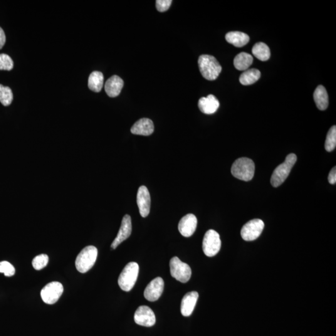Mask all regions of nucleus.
I'll return each mask as SVG.
<instances>
[{"label":"nucleus","instance_id":"1","mask_svg":"<svg viewBox=\"0 0 336 336\" xmlns=\"http://www.w3.org/2000/svg\"><path fill=\"white\" fill-rule=\"evenodd\" d=\"M200 72L203 78L208 81H214L222 71V67L214 56L202 55L198 59Z\"/></svg>","mask_w":336,"mask_h":336},{"label":"nucleus","instance_id":"2","mask_svg":"<svg viewBox=\"0 0 336 336\" xmlns=\"http://www.w3.org/2000/svg\"><path fill=\"white\" fill-rule=\"evenodd\" d=\"M232 175L237 179L249 181L255 173V164L248 158H241L233 163L231 168Z\"/></svg>","mask_w":336,"mask_h":336},{"label":"nucleus","instance_id":"3","mask_svg":"<svg viewBox=\"0 0 336 336\" xmlns=\"http://www.w3.org/2000/svg\"><path fill=\"white\" fill-rule=\"evenodd\" d=\"M98 255V250L95 247H85L80 252L76 260V266L79 272L85 273L94 265Z\"/></svg>","mask_w":336,"mask_h":336},{"label":"nucleus","instance_id":"4","mask_svg":"<svg viewBox=\"0 0 336 336\" xmlns=\"http://www.w3.org/2000/svg\"><path fill=\"white\" fill-rule=\"evenodd\" d=\"M297 161L295 154L291 153L286 158L285 162L279 165L273 172L271 177V184L274 187L280 186L285 182L290 174L291 170Z\"/></svg>","mask_w":336,"mask_h":336},{"label":"nucleus","instance_id":"5","mask_svg":"<svg viewBox=\"0 0 336 336\" xmlns=\"http://www.w3.org/2000/svg\"><path fill=\"white\" fill-rule=\"evenodd\" d=\"M139 265L136 262L128 263L123 268L118 278V283L121 289L125 291L132 290L137 282Z\"/></svg>","mask_w":336,"mask_h":336},{"label":"nucleus","instance_id":"6","mask_svg":"<svg viewBox=\"0 0 336 336\" xmlns=\"http://www.w3.org/2000/svg\"><path fill=\"white\" fill-rule=\"evenodd\" d=\"M170 272L174 278L182 283H186L191 278L192 271L187 263L182 262L176 256L172 258L169 263Z\"/></svg>","mask_w":336,"mask_h":336},{"label":"nucleus","instance_id":"7","mask_svg":"<svg viewBox=\"0 0 336 336\" xmlns=\"http://www.w3.org/2000/svg\"><path fill=\"white\" fill-rule=\"evenodd\" d=\"M221 247V241L220 236L214 230H209L205 234L202 242V249L205 254L209 257L216 255Z\"/></svg>","mask_w":336,"mask_h":336},{"label":"nucleus","instance_id":"8","mask_svg":"<svg viewBox=\"0 0 336 336\" xmlns=\"http://www.w3.org/2000/svg\"><path fill=\"white\" fill-rule=\"evenodd\" d=\"M265 227L263 221L256 219L247 222L241 230V236L246 241H255L260 237Z\"/></svg>","mask_w":336,"mask_h":336},{"label":"nucleus","instance_id":"9","mask_svg":"<svg viewBox=\"0 0 336 336\" xmlns=\"http://www.w3.org/2000/svg\"><path fill=\"white\" fill-rule=\"evenodd\" d=\"M63 291V286L61 283L57 281L49 283L42 289L41 291L42 300L48 305H53L60 298Z\"/></svg>","mask_w":336,"mask_h":336},{"label":"nucleus","instance_id":"10","mask_svg":"<svg viewBox=\"0 0 336 336\" xmlns=\"http://www.w3.org/2000/svg\"><path fill=\"white\" fill-rule=\"evenodd\" d=\"M134 320L137 325L145 327H152L156 323L155 313L152 309L147 306H140L137 309L135 313Z\"/></svg>","mask_w":336,"mask_h":336},{"label":"nucleus","instance_id":"11","mask_svg":"<svg viewBox=\"0 0 336 336\" xmlns=\"http://www.w3.org/2000/svg\"><path fill=\"white\" fill-rule=\"evenodd\" d=\"M164 281L161 277H157L148 284L144 291V296L148 301H156L160 298L164 290Z\"/></svg>","mask_w":336,"mask_h":336},{"label":"nucleus","instance_id":"12","mask_svg":"<svg viewBox=\"0 0 336 336\" xmlns=\"http://www.w3.org/2000/svg\"><path fill=\"white\" fill-rule=\"evenodd\" d=\"M132 219H131L129 215H125L123 217L122 224H121L117 236L116 237L115 239L112 242V246H111L112 249H115L121 243L127 240L132 234Z\"/></svg>","mask_w":336,"mask_h":336},{"label":"nucleus","instance_id":"13","mask_svg":"<svg viewBox=\"0 0 336 336\" xmlns=\"http://www.w3.org/2000/svg\"><path fill=\"white\" fill-rule=\"evenodd\" d=\"M137 199L141 216L147 217L150 214L151 207V197L147 187L145 186L140 187Z\"/></svg>","mask_w":336,"mask_h":336},{"label":"nucleus","instance_id":"14","mask_svg":"<svg viewBox=\"0 0 336 336\" xmlns=\"http://www.w3.org/2000/svg\"><path fill=\"white\" fill-rule=\"evenodd\" d=\"M197 225L196 217L192 214H188L182 217L179 221L178 229L182 236L189 237L196 231Z\"/></svg>","mask_w":336,"mask_h":336},{"label":"nucleus","instance_id":"15","mask_svg":"<svg viewBox=\"0 0 336 336\" xmlns=\"http://www.w3.org/2000/svg\"><path fill=\"white\" fill-rule=\"evenodd\" d=\"M199 294L196 291H191L187 293L182 298L181 305V311L182 316L185 317L192 315L196 306Z\"/></svg>","mask_w":336,"mask_h":336},{"label":"nucleus","instance_id":"16","mask_svg":"<svg viewBox=\"0 0 336 336\" xmlns=\"http://www.w3.org/2000/svg\"><path fill=\"white\" fill-rule=\"evenodd\" d=\"M154 132V124L149 118H143L137 121L131 128V132L134 135L149 136Z\"/></svg>","mask_w":336,"mask_h":336},{"label":"nucleus","instance_id":"17","mask_svg":"<svg viewBox=\"0 0 336 336\" xmlns=\"http://www.w3.org/2000/svg\"><path fill=\"white\" fill-rule=\"evenodd\" d=\"M220 103L217 98L213 95H209L206 97L200 98L198 107L200 110L205 114H213L219 107Z\"/></svg>","mask_w":336,"mask_h":336},{"label":"nucleus","instance_id":"18","mask_svg":"<svg viewBox=\"0 0 336 336\" xmlns=\"http://www.w3.org/2000/svg\"><path fill=\"white\" fill-rule=\"evenodd\" d=\"M124 85L122 79L117 76H113L106 82L105 90L110 97H116L120 95Z\"/></svg>","mask_w":336,"mask_h":336},{"label":"nucleus","instance_id":"19","mask_svg":"<svg viewBox=\"0 0 336 336\" xmlns=\"http://www.w3.org/2000/svg\"><path fill=\"white\" fill-rule=\"evenodd\" d=\"M226 39L229 43L237 48L246 46L250 41L249 36L247 34L240 31L229 32L226 35Z\"/></svg>","mask_w":336,"mask_h":336},{"label":"nucleus","instance_id":"20","mask_svg":"<svg viewBox=\"0 0 336 336\" xmlns=\"http://www.w3.org/2000/svg\"><path fill=\"white\" fill-rule=\"evenodd\" d=\"M314 100L319 110H325L329 105L327 91L323 85H319L314 92Z\"/></svg>","mask_w":336,"mask_h":336},{"label":"nucleus","instance_id":"21","mask_svg":"<svg viewBox=\"0 0 336 336\" xmlns=\"http://www.w3.org/2000/svg\"><path fill=\"white\" fill-rule=\"evenodd\" d=\"M253 57L251 54L243 52L235 58L234 65L237 70L247 71L253 63Z\"/></svg>","mask_w":336,"mask_h":336},{"label":"nucleus","instance_id":"22","mask_svg":"<svg viewBox=\"0 0 336 336\" xmlns=\"http://www.w3.org/2000/svg\"><path fill=\"white\" fill-rule=\"evenodd\" d=\"M260 71L256 69H251L245 71L240 76L239 81L242 85H249L255 84L260 78Z\"/></svg>","mask_w":336,"mask_h":336},{"label":"nucleus","instance_id":"23","mask_svg":"<svg viewBox=\"0 0 336 336\" xmlns=\"http://www.w3.org/2000/svg\"><path fill=\"white\" fill-rule=\"evenodd\" d=\"M103 75L102 73L98 71H94L90 74L88 78V88L93 92H99L102 90L103 85Z\"/></svg>","mask_w":336,"mask_h":336},{"label":"nucleus","instance_id":"24","mask_svg":"<svg viewBox=\"0 0 336 336\" xmlns=\"http://www.w3.org/2000/svg\"><path fill=\"white\" fill-rule=\"evenodd\" d=\"M252 54L261 61H268L270 58V50L268 46L264 43H257L252 48Z\"/></svg>","mask_w":336,"mask_h":336},{"label":"nucleus","instance_id":"25","mask_svg":"<svg viewBox=\"0 0 336 336\" xmlns=\"http://www.w3.org/2000/svg\"><path fill=\"white\" fill-rule=\"evenodd\" d=\"M13 100V94L11 88L0 84V102L1 104L7 107L11 104Z\"/></svg>","mask_w":336,"mask_h":336},{"label":"nucleus","instance_id":"26","mask_svg":"<svg viewBox=\"0 0 336 336\" xmlns=\"http://www.w3.org/2000/svg\"><path fill=\"white\" fill-rule=\"evenodd\" d=\"M336 146V127L333 126L328 133L325 142V149L331 152L335 149Z\"/></svg>","mask_w":336,"mask_h":336},{"label":"nucleus","instance_id":"27","mask_svg":"<svg viewBox=\"0 0 336 336\" xmlns=\"http://www.w3.org/2000/svg\"><path fill=\"white\" fill-rule=\"evenodd\" d=\"M49 262L48 256L46 254H41L36 256L32 261V265L36 270H41L46 267Z\"/></svg>","mask_w":336,"mask_h":336},{"label":"nucleus","instance_id":"28","mask_svg":"<svg viewBox=\"0 0 336 336\" xmlns=\"http://www.w3.org/2000/svg\"><path fill=\"white\" fill-rule=\"evenodd\" d=\"M13 61L6 54H0V70L11 71L13 68Z\"/></svg>","mask_w":336,"mask_h":336},{"label":"nucleus","instance_id":"29","mask_svg":"<svg viewBox=\"0 0 336 336\" xmlns=\"http://www.w3.org/2000/svg\"><path fill=\"white\" fill-rule=\"evenodd\" d=\"M0 273H3L6 276L10 277L15 273V268L8 261H1L0 262Z\"/></svg>","mask_w":336,"mask_h":336},{"label":"nucleus","instance_id":"30","mask_svg":"<svg viewBox=\"0 0 336 336\" xmlns=\"http://www.w3.org/2000/svg\"><path fill=\"white\" fill-rule=\"evenodd\" d=\"M171 0H157L156 1V6L158 11H167L169 8L172 3Z\"/></svg>","mask_w":336,"mask_h":336},{"label":"nucleus","instance_id":"31","mask_svg":"<svg viewBox=\"0 0 336 336\" xmlns=\"http://www.w3.org/2000/svg\"><path fill=\"white\" fill-rule=\"evenodd\" d=\"M328 181L331 184H335L336 182V168L334 167L328 176Z\"/></svg>","mask_w":336,"mask_h":336},{"label":"nucleus","instance_id":"32","mask_svg":"<svg viewBox=\"0 0 336 336\" xmlns=\"http://www.w3.org/2000/svg\"><path fill=\"white\" fill-rule=\"evenodd\" d=\"M6 36L3 29L0 27V49H2L5 44Z\"/></svg>","mask_w":336,"mask_h":336}]
</instances>
